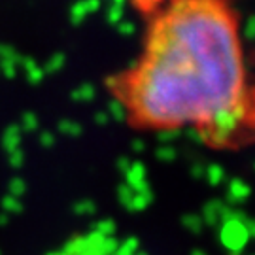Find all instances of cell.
Wrapping results in <instances>:
<instances>
[{
    "instance_id": "obj_2",
    "label": "cell",
    "mask_w": 255,
    "mask_h": 255,
    "mask_svg": "<svg viewBox=\"0 0 255 255\" xmlns=\"http://www.w3.org/2000/svg\"><path fill=\"white\" fill-rule=\"evenodd\" d=\"M51 255H112V254L101 244V238L82 237L70 240L63 248L55 250Z\"/></svg>"
},
{
    "instance_id": "obj_1",
    "label": "cell",
    "mask_w": 255,
    "mask_h": 255,
    "mask_svg": "<svg viewBox=\"0 0 255 255\" xmlns=\"http://www.w3.org/2000/svg\"><path fill=\"white\" fill-rule=\"evenodd\" d=\"M108 91L138 130H193L219 149L255 140V85L231 0H168Z\"/></svg>"
}]
</instances>
